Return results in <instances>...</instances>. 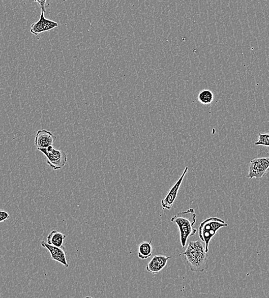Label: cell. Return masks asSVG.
I'll return each instance as SVG.
<instances>
[{"instance_id":"cell-6","label":"cell","mask_w":269,"mask_h":298,"mask_svg":"<svg viewBox=\"0 0 269 298\" xmlns=\"http://www.w3.org/2000/svg\"><path fill=\"white\" fill-rule=\"evenodd\" d=\"M188 170V166H187L185 170H184L181 177L178 179L173 186L170 189V190L165 198L161 200V205H162L163 210H170L172 209L174 202L176 199L178 192L183 182L184 178H185V175L187 173Z\"/></svg>"},{"instance_id":"cell-15","label":"cell","mask_w":269,"mask_h":298,"mask_svg":"<svg viewBox=\"0 0 269 298\" xmlns=\"http://www.w3.org/2000/svg\"><path fill=\"white\" fill-rule=\"evenodd\" d=\"M10 215L8 212L4 210H0V223L4 222L10 219Z\"/></svg>"},{"instance_id":"cell-12","label":"cell","mask_w":269,"mask_h":298,"mask_svg":"<svg viewBox=\"0 0 269 298\" xmlns=\"http://www.w3.org/2000/svg\"><path fill=\"white\" fill-rule=\"evenodd\" d=\"M152 241L142 242L138 248V257L142 260L149 258L152 255Z\"/></svg>"},{"instance_id":"cell-14","label":"cell","mask_w":269,"mask_h":298,"mask_svg":"<svg viewBox=\"0 0 269 298\" xmlns=\"http://www.w3.org/2000/svg\"><path fill=\"white\" fill-rule=\"evenodd\" d=\"M259 139L258 141L255 143V145H262L264 146L268 147L269 146V134L264 133L261 134L259 133Z\"/></svg>"},{"instance_id":"cell-9","label":"cell","mask_w":269,"mask_h":298,"mask_svg":"<svg viewBox=\"0 0 269 298\" xmlns=\"http://www.w3.org/2000/svg\"><path fill=\"white\" fill-rule=\"evenodd\" d=\"M41 246L47 248L51 255V258L57 261V262L64 265L65 267H69V263H67L66 255L67 251L65 247L63 246L61 247L53 246L44 241L41 242Z\"/></svg>"},{"instance_id":"cell-3","label":"cell","mask_w":269,"mask_h":298,"mask_svg":"<svg viewBox=\"0 0 269 298\" xmlns=\"http://www.w3.org/2000/svg\"><path fill=\"white\" fill-rule=\"evenodd\" d=\"M228 224L222 219L209 218L201 223L199 227L200 240L205 243V250L208 252L211 241L216 235L217 232L222 227H227Z\"/></svg>"},{"instance_id":"cell-2","label":"cell","mask_w":269,"mask_h":298,"mask_svg":"<svg viewBox=\"0 0 269 298\" xmlns=\"http://www.w3.org/2000/svg\"><path fill=\"white\" fill-rule=\"evenodd\" d=\"M170 221L176 224L180 232V239L182 247H185L188 239L194 236L197 229L194 228L196 221V215L194 208L180 212L172 217Z\"/></svg>"},{"instance_id":"cell-10","label":"cell","mask_w":269,"mask_h":298,"mask_svg":"<svg viewBox=\"0 0 269 298\" xmlns=\"http://www.w3.org/2000/svg\"><path fill=\"white\" fill-rule=\"evenodd\" d=\"M170 256L156 255L147 264L146 269L152 274L159 273L167 265Z\"/></svg>"},{"instance_id":"cell-16","label":"cell","mask_w":269,"mask_h":298,"mask_svg":"<svg viewBox=\"0 0 269 298\" xmlns=\"http://www.w3.org/2000/svg\"><path fill=\"white\" fill-rule=\"evenodd\" d=\"M35 3H38L39 6L42 9V11L45 12V9H46V4L47 0H34Z\"/></svg>"},{"instance_id":"cell-4","label":"cell","mask_w":269,"mask_h":298,"mask_svg":"<svg viewBox=\"0 0 269 298\" xmlns=\"http://www.w3.org/2000/svg\"><path fill=\"white\" fill-rule=\"evenodd\" d=\"M269 167V158L268 153H260L253 160L251 161L249 173L246 177L252 179H260L265 175Z\"/></svg>"},{"instance_id":"cell-13","label":"cell","mask_w":269,"mask_h":298,"mask_svg":"<svg viewBox=\"0 0 269 298\" xmlns=\"http://www.w3.org/2000/svg\"><path fill=\"white\" fill-rule=\"evenodd\" d=\"M199 101L203 105H209L214 99V95L210 90H203L201 91L198 96Z\"/></svg>"},{"instance_id":"cell-1","label":"cell","mask_w":269,"mask_h":298,"mask_svg":"<svg viewBox=\"0 0 269 298\" xmlns=\"http://www.w3.org/2000/svg\"><path fill=\"white\" fill-rule=\"evenodd\" d=\"M207 254L204 245L198 240L190 242L183 255L185 256L187 264L192 272L203 273L209 267Z\"/></svg>"},{"instance_id":"cell-11","label":"cell","mask_w":269,"mask_h":298,"mask_svg":"<svg viewBox=\"0 0 269 298\" xmlns=\"http://www.w3.org/2000/svg\"><path fill=\"white\" fill-rule=\"evenodd\" d=\"M66 237L65 234L56 230H53L47 237V243L48 245L53 246L61 247L64 246V242Z\"/></svg>"},{"instance_id":"cell-5","label":"cell","mask_w":269,"mask_h":298,"mask_svg":"<svg viewBox=\"0 0 269 298\" xmlns=\"http://www.w3.org/2000/svg\"><path fill=\"white\" fill-rule=\"evenodd\" d=\"M39 151L46 156L47 163L53 170H57L64 168L68 159L65 152L57 150L53 148V146L39 149Z\"/></svg>"},{"instance_id":"cell-7","label":"cell","mask_w":269,"mask_h":298,"mask_svg":"<svg viewBox=\"0 0 269 298\" xmlns=\"http://www.w3.org/2000/svg\"><path fill=\"white\" fill-rule=\"evenodd\" d=\"M44 11H42L38 21L31 25V33L35 36L46 33L57 28L59 24L57 22L47 19L44 16Z\"/></svg>"},{"instance_id":"cell-8","label":"cell","mask_w":269,"mask_h":298,"mask_svg":"<svg viewBox=\"0 0 269 298\" xmlns=\"http://www.w3.org/2000/svg\"><path fill=\"white\" fill-rule=\"evenodd\" d=\"M56 139L55 135L46 129L38 131L35 139V146L39 150L53 146Z\"/></svg>"}]
</instances>
